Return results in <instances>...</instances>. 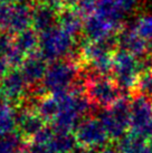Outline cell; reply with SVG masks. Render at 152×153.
<instances>
[{
	"mask_svg": "<svg viewBox=\"0 0 152 153\" xmlns=\"http://www.w3.org/2000/svg\"><path fill=\"white\" fill-rule=\"evenodd\" d=\"M10 66L8 63V60L6 58H2L0 57V77L4 76L7 74V71H8V67Z\"/></svg>",
	"mask_w": 152,
	"mask_h": 153,
	"instance_id": "16",
	"label": "cell"
},
{
	"mask_svg": "<svg viewBox=\"0 0 152 153\" xmlns=\"http://www.w3.org/2000/svg\"><path fill=\"white\" fill-rule=\"evenodd\" d=\"M120 89L115 79L106 75H95L89 81V94L102 105H113L120 98Z\"/></svg>",
	"mask_w": 152,
	"mask_h": 153,
	"instance_id": "6",
	"label": "cell"
},
{
	"mask_svg": "<svg viewBox=\"0 0 152 153\" xmlns=\"http://www.w3.org/2000/svg\"><path fill=\"white\" fill-rule=\"evenodd\" d=\"M150 141H151V144H152V131H151V134H150Z\"/></svg>",
	"mask_w": 152,
	"mask_h": 153,
	"instance_id": "18",
	"label": "cell"
},
{
	"mask_svg": "<svg viewBox=\"0 0 152 153\" xmlns=\"http://www.w3.org/2000/svg\"><path fill=\"white\" fill-rule=\"evenodd\" d=\"M13 48V37L8 33H0V57L7 58Z\"/></svg>",
	"mask_w": 152,
	"mask_h": 153,
	"instance_id": "15",
	"label": "cell"
},
{
	"mask_svg": "<svg viewBox=\"0 0 152 153\" xmlns=\"http://www.w3.org/2000/svg\"><path fill=\"white\" fill-rule=\"evenodd\" d=\"M121 28L122 27L114 26L113 24L97 16L96 13H93L84 19L82 35L86 42L104 43L116 38V34Z\"/></svg>",
	"mask_w": 152,
	"mask_h": 153,
	"instance_id": "4",
	"label": "cell"
},
{
	"mask_svg": "<svg viewBox=\"0 0 152 153\" xmlns=\"http://www.w3.org/2000/svg\"><path fill=\"white\" fill-rule=\"evenodd\" d=\"M130 108L125 98H118L112 105L105 121V131L110 135L122 136L130 126Z\"/></svg>",
	"mask_w": 152,
	"mask_h": 153,
	"instance_id": "7",
	"label": "cell"
},
{
	"mask_svg": "<svg viewBox=\"0 0 152 153\" xmlns=\"http://www.w3.org/2000/svg\"><path fill=\"white\" fill-rule=\"evenodd\" d=\"M77 39L65 33L58 26L39 34L38 54L46 62H57L68 57L74 59V55L80 57V47H76Z\"/></svg>",
	"mask_w": 152,
	"mask_h": 153,
	"instance_id": "1",
	"label": "cell"
},
{
	"mask_svg": "<svg viewBox=\"0 0 152 153\" xmlns=\"http://www.w3.org/2000/svg\"><path fill=\"white\" fill-rule=\"evenodd\" d=\"M135 89L139 92L140 95L149 98L152 97V68L141 73Z\"/></svg>",
	"mask_w": 152,
	"mask_h": 153,
	"instance_id": "14",
	"label": "cell"
},
{
	"mask_svg": "<svg viewBox=\"0 0 152 153\" xmlns=\"http://www.w3.org/2000/svg\"><path fill=\"white\" fill-rule=\"evenodd\" d=\"M78 72V65L75 59H60L54 62L48 67L45 82L53 89H62L74 79Z\"/></svg>",
	"mask_w": 152,
	"mask_h": 153,
	"instance_id": "5",
	"label": "cell"
},
{
	"mask_svg": "<svg viewBox=\"0 0 152 153\" xmlns=\"http://www.w3.org/2000/svg\"><path fill=\"white\" fill-rule=\"evenodd\" d=\"M104 153H118V152H116V151H114V150H112V149H109V150H106Z\"/></svg>",
	"mask_w": 152,
	"mask_h": 153,
	"instance_id": "17",
	"label": "cell"
},
{
	"mask_svg": "<svg viewBox=\"0 0 152 153\" xmlns=\"http://www.w3.org/2000/svg\"><path fill=\"white\" fill-rule=\"evenodd\" d=\"M13 47L26 58L39 49V34L34 29H27L13 36Z\"/></svg>",
	"mask_w": 152,
	"mask_h": 153,
	"instance_id": "11",
	"label": "cell"
},
{
	"mask_svg": "<svg viewBox=\"0 0 152 153\" xmlns=\"http://www.w3.org/2000/svg\"><path fill=\"white\" fill-rule=\"evenodd\" d=\"M134 27L140 37L152 43V15L141 16L134 24Z\"/></svg>",
	"mask_w": 152,
	"mask_h": 153,
	"instance_id": "13",
	"label": "cell"
},
{
	"mask_svg": "<svg viewBox=\"0 0 152 153\" xmlns=\"http://www.w3.org/2000/svg\"><path fill=\"white\" fill-rule=\"evenodd\" d=\"M130 126L132 134L150 137L152 131V103L150 98L139 95L132 101L130 108Z\"/></svg>",
	"mask_w": 152,
	"mask_h": 153,
	"instance_id": "3",
	"label": "cell"
},
{
	"mask_svg": "<svg viewBox=\"0 0 152 153\" xmlns=\"http://www.w3.org/2000/svg\"><path fill=\"white\" fill-rule=\"evenodd\" d=\"M64 1H66V0H64Z\"/></svg>",
	"mask_w": 152,
	"mask_h": 153,
	"instance_id": "19",
	"label": "cell"
},
{
	"mask_svg": "<svg viewBox=\"0 0 152 153\" xmlns=\"http://www.w3.org/2000/svg\"><path fill=\"white\" fill-rule=\"evenodd\" d=\"M33 26V6L29 0H18L11 6L6 33L10 35L20 34Z\"/></svg>",
	"mask_w": 152,
	"mask_h": 153,
	"instance_id": "8",
	"label": "cell"
},
{
	"mask_svg": "<svg viewBox=\"0 0 152 153\" xmlns=\"http://www.w3.org/2000/svg\"><path fill=\"white\" fill-rule=\"evenodd\" d=\"M142 72H144V68L139 58L124 49H118L115 51L112 73L120 88L125 91L135 89Z\"/></svg>",
	"mask_w": 152,
	"mask_h": 153,
	"instance_id": "2",
	"label": "cell"
},
{
	"mask_svg": "<svg viewBox=\"0 0 152 153\" xmlns=\"http://www.w3.org/2000/svg\"><path fill=\"white\" fill-rule=\"evenodd\" d=\"M21 66H22V71H21L22 76L26 81L29 82L40 79L44 75H46V72L48 69L46 60L44 59L38 53L28 56Z\"/></svg>",
	"mask_w": 152,
	"mask_h": 153,
	"instance_id": "12",
	"label": "cell"
},
{
	"mask_svg": "<svg viewBox=\"0 0 152 153\" xmlns=\"http://www.w3.org/2000/svg\"><path fill=\"white\" fill-rule=\"evenodd\" d=\"M59 13V11L51 8V6L38 1L33 6V29L36 30L38 34H42L55 27Z\"/></svg>",
	"mask_w": 152,
	"mask_h": 153,
	"instance_id": "9",
	"label": "cell"
},
{
	"mask_svg": "<svg viewBox=\"0 0 152 153\" xmlns=\"http://www.w3.org/2000/svg\"><path fill=\"white\" fill-rule=\"evenodd\" d=\"M83 25H84V18L74 8L66 7L58 15L57 26L76 39L78 35L83 33Z\"/></svg>",
	"mask_w": 152,
	"mask_h": 153,
	"instance_id": "10",
	"label": "cell"
}]
</instances>
